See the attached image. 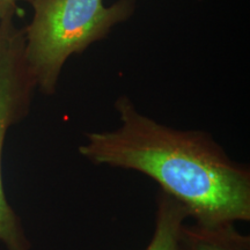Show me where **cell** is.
Masks as SVG:
<instances>
[{"label": "cell", "mask_w": 250, "mask_h": 250, "mask_svg": "<svg viewBox=\"0 0 250 250\" xmlns=\"http://www.w3.org/2000/svg\"><path fill=\"white\" fill-rule=\"evenodd\" d=\"M114 130L85 134L78 152L95 166L132 170L152 179L201 225L250 221V168L233 160L204 130H182L143 114L118 96Z\"/></svg>", "instance_id": "6da1fadb"}, {"label": "cell", "mask_w": 250, "mask_h": 250, "mask_svg": "<svg viewBox=\"0 0 250 250\" xmlns=\"http://www.w3.org/2000/svg\"><path fill=\"white\" fill-rule=\"evenodd\" d=\"M137 0H33V18L24 31V57L36 83L54 95L67 59L105 39L136 11Z\"/></svg>", "instance_id": "7a4b0ae2"}, {"label": "cell", "mask_w": 250, "mask_h": 250, "mask_svg": "<svg viewBox=\"0 0 250 250\" xmlns=\"http://www.w3.org/2000/svg\"><path fill=\"white\" fill-rule=\"evenodd\" d=\"M36 83L24 57V31L14 18L0 20V243L6 250H31L17 212L6 197L2 154L9 129L28 116Z\"/></svg>", "instance_id": "3957f363"}, {"label": "cell", "mask_w": 250, "mask_h": 250, "mask_svg": "<svg viewBox=\"0 0 250 250\" xmlns=\"http://www.w3.org/2000/svg\"><path fill=\"white\" fill-rule=\"evenodd\" d=\"M176 250H250V236L240 232L233 223H184L177 239Z\"/></svg>", "instance_id": "277c9868"}, {"label": "cell", "mask_w": 250, "mask_h": 250, "mask_svg": "<svg viewBox=\"0 0 250 250\" xmlns=\"http://www.w3.org/2000/svg\"><path fill=\"white\" fill-rule=\"evenodd\" d=\"M154 230L145 250H176L183 224L190 218L187 208L173 197L162 192L155 197Z\"/></svg>", "instance_id": "5b68a950"}, {"label": "cell", "mask_w": 250, "mask_h": 250, "mask_svg": "<svg viewBox=\"0 0 250 250\" xmlns=\"http://www.w3.org/2000/svg\"><path fill=\"white\" fill-rule=\"evenodd\" d=\"M33 0H0V20L5 18H14L20 2H30Z\"/></svg>", "instance_id": "8992f818"}]
</instances>
